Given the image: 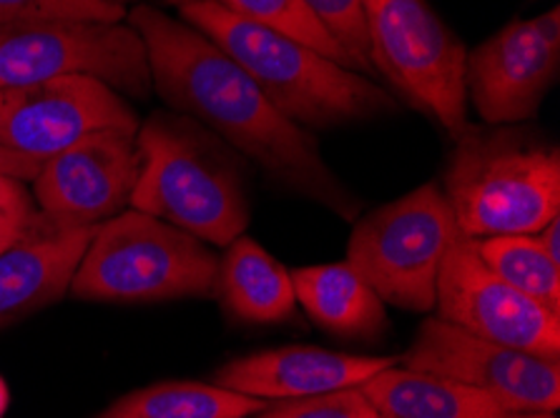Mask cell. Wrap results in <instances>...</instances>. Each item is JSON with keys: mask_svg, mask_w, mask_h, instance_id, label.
<instances>
[{"mask_svg": "<svg viewBox=\"0 0 560 418\" xmlns=\"http://www.w3.org/2000/svg\"><path fill=\"white\" fill-rule=\"evenodd\" d=\"M129 25L147 48L151 88L174 114L209 128L287 189L347 220L358 218L360 201L319 156L317 139L279 114L217 43L151 5H136Z\"/></svg>", "mask_w": 560, "mask_h": 418, "instance_id": "obj_1", "label": "cell"}, {"mask_svg": "<svg viewBox=\"0 0 560 418\" xmlns=\"http://www.w3.org/2000/svg\"><path fill=\"white\" fill-rule=\"evenodd\" d=\"M182 21L240 63L279 114L300 128L322 131L400 110L393 93L368 75L261 28L217 0H191L182 5Z\"/></svg>", "mask_w": 560, "mask_h": 418, "instance_id": "obj_2", "label": "cell"}, {"mask_svg": "<svg viewBox=\"0 0 560 418\" xmlns=\"http://www.w3.org/2000/svg\"><path fill=\"white\" fill-rule=\"evenodd\" d=\"M141 170L131 206L229 246L249 226V195L240 153L209 128L174 110L151 114L136 131Z\"/></svg>", "mask_w": 560, "mask_h": 418, "instance_id": "obj_3", "label": "cell"}, {"mask_svg": "<svg viewBox=\"0 0 560 418\" xmlns=\"http://www.w3.org/2000/svg\"><path fill=\"white\" fill-rule=\"evenodd\" d=\"M445 168L455 226L472 241L533 236L560 216V151L513 126H468Z\"/></svg>", "mask_w": 560, "mask_h": 418, "instance_id": "obj_4", "label": "cell"}, {"mask_svg": "<svg viewBox=\"0 0 560 418\" xmlns=\"http://www.w3.org/2000/svg\"><path fill=\"white\" fill-rule=\"evenodd\" d=\"M217 286L219 259L203 241L133 208L96 226L68 291L83 301H166Z\"/></svg>", "mask_w": 560, "mask_h": 418, "instance_id": "obj_5", "label": "cell"}, {"mask_svg": "<svg viewBox=\"0 0 560 418\" xmlns=\"http://www.w3.org/2000/svg\"><path fill=\"white\" fill-rule=\"evenodd\" d=\"M370 56L377 75L422 114L435 118L450 139L468 121V50L428 0H362Z\"/></svg>", "mask_w": 560, "mask_h": 418, "instance_id": "obj_6", "label": "cell"}, {"mask_svg": "<svg viewBox=\"0 0 560 418\" xmlns=\"http://www.w3.org/2000/svg\"><path fill=\"white\" fill-rule=\"evenodd\" d=\"M455 234L445 193L438 183H425L354 226L347 263L382 301L428 313L435 309L438 271Z\"/></svg>", "mask_w": 560, "mask_h": 418, "instance_id": "obj_7", "label": "cell"}, {"mask_svg": "<svg viewBox=\"0 0 560 418\" xmlns=\"http://www.w3.org/2000/svg\"><path fill=\"white\" fill-rule=\"evenodd\" d=\"M91 75L121 96L147 100L151 71L131 25L96 21H25L0 25V88Z\"/></svg>", "mask_w": 560, "mask_h": 418, "instance_id": "obj_8", "label": "cell"}, {"mask_svg": "<svg viewBox=\"0 0 560 418\" xmlns=\"http://www.w3.org/2000/svg\"><path fill=\"white\" fill-rule=\"evenodd\" d=\"M435 309L472 336L560 361V315L495 276L460 230L440 263Z\"/></svg>", "mask_w": 560, "mask_h": 418, "instance_id": "obj_9", "label": "cell"}, {"mask_svg": "<svg viewBox=\"0 0 560 418\" xmlns=\"http://www.w3.org/2000/svg\"><path fill=\"white\" fill-rule=\"evenodd\" d=\"M139 170L136 133L104 128L46 158L33 199L54 230L96 228L129 206Z\"/></svg>", "mask_w": 560, "mask_h": 418, "instance_id": "obj_10", "label": "cell"}, {"mask_svg": "<svg viewBox=\"0 0 560 418\" xmlns=\"http://www.w3.org/2000/svg\"><path fill=\"white\" fill-rule=\"evenodd\" d=\"M402 363L488 391L513 411H558L560 406V361L472 336L438 315L422 323Z\"/></svg>", "mask_w": 560, "mask_h": 418, "instance_id": "obj_11", "label": "cell"}, {"mask_svg": "<svg viewBox=\"0 0 560 418\" xmlns=\"http://www.w3.org/2000/svg\"><path fill=\"white\" fill-rule=\"evenodd\" d=\"M560 73V8L515 19L468 53V98L486 126L523 123L538 108Z\"/></svg>", "mask_w": 560, "mask_h": 418, "instance_id": "obj_12", "label": "cell"}, {"mask_svg": "<svg viewBox=\"0 0 560 418\" xmlns=\"http://www.w3.org/2000/svg\"><path fill=\"white\" fill-rule=\"evenodd\" d=\"M139 126L129 100L91 75L0 88V146L31 158L46 160L93 131Z\"/></svg>", "mask_w": 560, "mask_h": 418, "instance_id": "obj_13", "label": "cell"}, {"mask_svg": "<svg viewBox=\"0 0 560 418\" xmlns=\"http://www.w3.org/2000/svg\"><path fill=\"white\" fill-rule=\"evenodd\" d=\"M395 363L397 358L385 356H350L314 346H284L236 358L217 371L214 383L244 396L292 401L362 386Z\"/></svg>", "mask_w": 560, "mask_h": 418, "instance_id": "obj_14", "label": "cell"}, {"mask_svg": "<svg viewBox=\"0 0 560 418\" xmlns=\"http://www.w3.org/2000/svg\"><path fill=\"white\" fill-rule=\"evenodd\" d=\"M93 230H46L0 253V329L68 291Z\"/></svg>", "mask_w": 560, "mask_h": 418, "instance_id": "obj_15", "label": "cell"}, {"mask_svg": "<svg viewBox=\"0 0 560 418\" xmlns=\"http://www.w3.org/2000/svg\"><path fill=\"white\" fill-rule=\"evenodd\" d=\"M382 418H511L513 408L488 391L428 371L389 369L362 383Z\"/></svg>", "mask_w": 560, "mask_h": 418, "instance_id": "obj_16", "label": "cell"}, {"mask_svg": "<svg viewBox=\"0 0 560 418\" xmlns=\"http://www.w3.org/2000/svg\"><path fill=\"white\" fill-rule=\"evenodd\" d=\"M294 296L319 326L339 336H375L387 323L382 298L350 263L296 268Z\"/></svg>", "mask_w": 560, "mask_h": 418, "instance_id": "obj_17", "label": "cell"}, {"mask_svg": "<svg viewBox=\"0 0 560 418\" xmlns=\"http://www.w3.org/2000/svg\"><path fill=\"white\" fill-rule=\"evenodd\" d=\"M217 288L226 309L244 321L275 323L294 313L292 273L244 234L226 246L224 261H219Z\"/></svg>", "mask_w": 560, "mask_h": 418, "instance_id": "obj_18", "label": "cell"}, {"mask_svg": "<svg viewBox=\"0 0 560 418\" xmlns=\"http://www.w3.org/2000/svg\"><path fill=\"white\" fill-rule=\"evenodd\" d=\"M269 406L217 383L164 381L121 396L96 418H247Z\"/></svg>", "mask_w": 560, "mask_h": 418, "instance_id": "obj_19", "label": "cell"}, {"mask_svg": "<svg viewBox=\"0 0 560 418\" xmlns=\"http://www.w3.org/2000/svg\"><path fill=\"white\" fill-rule=\"evenodd\" d=\"M472 243L495 276L560 315V263L550 259L536 234L493 236Z\"/></svg>", "mask_w": 560, "mask_h": 418, "instance_id": "obj_20", "label": "cell"}, {"mask_svg": "<svg viewBox=\"0 0 560 418\" xmlns=\"http://www.w3.org/2000/svg\"><path fill=\"white\" fill-rule=\"evenodd\" d=\"M229 11L242 15L261 28L275 31L279 36L302 43L317 53L332 58L339 65L358 71L345 48L329 36V31L317 21V15L310 11L304 0H217Z\"/></svg>", "mask_w": 560, "mask_h": 418, "instance_id": "obj_21", "label": "cell"}, {"mask_svg": "<svg viewBox=\"0 0 560 418\" xmlns=\"http://www.w3.org/2000/svg\"><path fill=\"white\" fill-rule=\"evenodd\" d=\"M304 3L329 31V36L345 48L358 73L375 79L377 73L370 56L368 13H364L362 0H304Z\"/></svg>", "mask_w": 560, "mask_h": 418, "instance_id": "obj_22", "label": "cell"}, {"mask_svg": "<svg viewBox=\"0 0 560 418\" xmlns=\"http://www.w3.org/2000/svg\"><path fill=\"white\" fill-rule=\"evenodd\" d=\"M126 5L112 0H0V25L25 21L121 23Z\"/></svg>", "mask_w": 560, "mask_h": 418, "instance_id": "obj_23", "label": "cell"}, {"mask_svg": "<svg viewBox=\"0 0 560 418\" xmlns=\"http://www.w3.org/2000/svg\"><path fill=\"white\" fill-rule=\"evenodd\" d=\"M46 230L54 228L36 208V199L25 181L0 176V253Z\"/></svg>", "mask_w": 560, "mask_h": 418, "instance_id": "obj_24", "label": "cell"}, {"mask_svg": "<svg viewBox=\"0 0 560 418\" xmlns=\"http://www.w3.org/2000/svg\"><path fill=\"white\" fill-rule=\"evenodd\" d=\"M257 418H382L362 386L329 391L307 398H292L267 406Z\"/></svg>", "mask_w": 560, "mask_h": 418, "instance_id": "obj_25", "label": "cell"}, {"mask_svg": "<svg viewBox=\"0 0 560 418\" xmlns=\"http://www.w3.org/2000/svg\"><path fill=\"white\" fill-rule=\"evenodd\" d=\"M40 168H44V160L40 158H31L25 153L0 146V176L19 178V181H33Z\"/></svg>", "mask_w": 560, "mask_h": 418, "instance_id": "obj_26", "label": "cell"}, {"mask_svg": "<svg viewBox=\"0 0 560 418\" xmlns=\"http://www.w3.org/2000/svg\"><path fill=\"white\" fill-rule=\"evenodd\" d=\"M536 236L540 238V243L546 246L550 259L560 263V216H556L553 220H548V224L542 226Z\"/></svg>", "mask_w": 560, "mask_h": 418, "instance_id": "obj_27", "label": "cell"}, {"mask_svg": "<svg viewBox=\"0 0 560 418\" xmlns=\"http://www.w3.org/2000/svg\"><path fill=\"white\" fill-rule=\"evenodd\" d=\"M511 418H556L553 411H517Z\"/></svg>", "mask_w": 560, "mask_h": 418, "instance_id": "obj_28", "label": "cell"}, {"mask_svg": "<svg viewBox=\"0 0 560 418\" xmlns=\"http://www.w3.org/2000/svg\"><path fill=\"white\" fill-rule=\"evenodd\" d=\"M166 5H176V8H182V5H186V3H191V0H164Z\"/></svg>", "mask_w": 560, "mask_h": 418, "instance_id": "obj_29", "label": "cell"}, {"mask_svg": "<svg viewBox=\"0 0 560 418\" xmlns=\"http://www.w3.org/2000/svg\"><path fill=\"white\" fill-rule=\"evenodd\" d=\"M112 3H116V5H126V3H131V0H112Z\"/></svg>", "mask_w": 560, "mask_h": 418, "instance_id": "obj_30", "label": "cell"}]
</instances>
